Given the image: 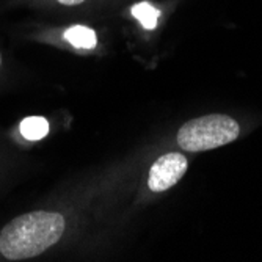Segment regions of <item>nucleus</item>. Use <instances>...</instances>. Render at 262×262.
<instances>
[{
    "label": "nucleus",
    "instance_id": "1",
    "mask_svg": "<svg viewBox=\"0 0 262 262\" xmlns=\"http://www.w3.org/2000/svg\"><path fill=\"white\" fill-rule=\"evenodd\" d=\"M63 232L64 219L57 212L24 213L0 232V253L10 260L30 259L55 245Z\"/></svg>",
    "mask_w": 262,
    "mask_h": 262
},
{
    "label": "nucleus",
    "instance_id": "2",
    "mask_svg": "<svg viewBox=\"0 0 262 262\" xmlns=\"http://www.w3.org/2000/svg\"><path fill=\"white\" fill-rule=\"evenodd\" d=\"M241 134V126L231 116L213 113L190 120L178 132V145L184 151L201 152L232 143Z\"/></svg>",
    "mask_w": 262,
    "mask_h": 262
},
{
    "label": "nucleus",
    "instance_id": "3",
    "mask_svg": "<svg viewBox=\"0 0 262 262\" xmlns=\"http://www.w3.org/2000/svg\"><path fill=\"white\" fill-rule=\"evenodd\" d=\"M187 168L188 160L181 152H168L160 156L149 170L148 185L156 193L165 192L181 181Z\"/></svg>",
    "mask_w": 262,
    "mask_h": 262
},
{
    "label": "nucleus",
    "instance_id": "4",
    "mask_svg": "<svg viewBox=\"0 0 262 262\" xmlns=\"http://www.w3.org/2000/svg\"><path fill=\"white\" fill-rule=\"evenodd\" d=\"M64 39L79 49H94L98 44L96 32L85 26H73L64 32Z\"/></svg>",
    "mask_w": 262,
    "mask_h": 262
},
{
    "label": "nucleus",
    "instance_id": "5",
    "mask_svg": "<svg viewBox=\"0 0 262 262\" xmlns=\"http://www.w3.org/2000/svg\"><path fill=\"white\" fill-rule=\"evenodd\" d=\"M20 134L30 141L41 140L49 134V123L42 116H29L20 121Z\"/></svg>",
    "mask_w": 262,
    "mask_h": 262
},
{
    "label": "nucleus",
    "instance_id": "6",
    "mask_svg": "<svg viewBox=\"0 0 262 262\" xmlns=\"http://www.w3.org/2000/svg\"><path fill=\"white\" fill-rule=\"evenodd\" d=\"M132 16L140 20L143 29L146 30H154L157 27V19L160 16V11L154 8L149 2H140L132 7L130 10Z\"/></svg>",
    "mask_w": 262,
    "mask_h": 262
},
{
    "label": "nucleus",
    "instance_id": "7",
    "mask_svg": "<svg viewBox=\"0 0 262 262\" xmlns=\"http://www.w3.org/2000/svg\"><path fill=\"white\" fill-rule=\"evenodd\" d=\"M58 2L63 5H68V7H73V5H79V4L85 2V0H58Z\"/></svg>",
    "mask_w": 262,
    "mask_h": 262
},
{
    "label": "nucleus",
    "instance_id": "8",
    "mask_svg": "<svg viewBox=\"0 0 262 262\" xmlns=\"http://www.w3.org/2000/svg\"><path fill=\"white\" fill-rule=\"evenodd\" d=\"M0 63H2V57H0Z\"/></svg>",
    "mask_w": 262,
    "mask_h": 262
}]
</instances>
